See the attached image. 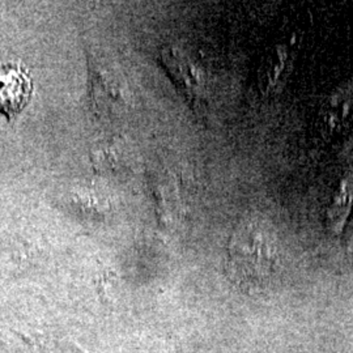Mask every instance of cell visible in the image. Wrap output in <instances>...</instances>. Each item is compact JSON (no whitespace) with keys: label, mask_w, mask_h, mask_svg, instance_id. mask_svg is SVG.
<instances>
[{"label":"cell","mask_w":353,"mask_h":353,"mask_svg":"<svg viewBox=\"0 0 353 353\" xmlns=\"http://www.w3.org/2000/svg\"><path fill=\"white\" fill-rule=\"evenodd\" d=\"M353 205V173L345 176L336 190L334 199L327 211V224L330 230L339 234Z\"/></svg>","instance_id":"5b68a950"},{"label":"cell","mask_w":353,"mask_h":353,"mask_svg":"<svg viewBox=\"0 0 353 353\" xmlns=\"http://www.w3.org/2000/svg\"><path fill=\"white\" fill-rule=\"evenodd\" d=\"M279 243L271 225L249 217L234 228L228 242L225 271L230 281L246 293L265 290L276 274Z\"/></svg>","instance_id":"6da1fadb"},{"label":"cell","mask_w":353,"mask_h":353,"mask_svg":"<svg viewBox=\"0 0 353 353\" xmlns=\"http://www.w3.org/2000/svg\"><path fill=\"white\" fill-rule=\"evenodd\" d=\"M353 92L352 89L345 88L344 90L339 92L338 94H335L328 106L327 122L330 125H336L339 123L341 119L348 114L350 108L352 105Z\"/></svg>","instance_id":"8992f818"},{"label":"cell","mask_w":353,"mask_h":353,"mask_svg":"<svg viewBox=\"0 0 353 353\" xmlns=\"http://www.w3.org/2000/svg\"><path fill=\"white\" fill-rule=\"evenodd\" d=\"M161 61L169 75L189 100L201 101L207 89V76L202 63L188 49L169 45L161 51Z\"/></svg>","instance_id":"7a4b0ae2"},{"label":"cell","mask_w":353,"mask_h":353,"mask_svg":"<svg viewBox=\"0 0 353 353\" xmlns=\"http://www.w3.org/2000/svg\"><path fill=\"white\" fill-rule=\"evenodd\" d=\"M293 52L290 45L278 43L267 51L259 68V85L267 93H275L283 87L292 67Z\"/></svg>","instance_id":"277c9868"},{"label":"cell","mask_w":353,"mask_h":353,"mask_svg":"<svg viewBox=\"0 0 353 353\" xmlns=\"http://www.w3.org/2000/svg\"><path fill=\"white\" fill-rule=\"evenodd\" d=\"M347 250H348V254L351 255V258L353 259V228L352 230H351L348 242H347Z\"/></svg>","instance_id":"52a82bcc"},{"label":"cell","mask_w":353,"mask_h":353,"mask_svg":"<svg viewBox=\"0 0 353 353\" xmlns=\"http://www.w3.org/2000/svg\"><path fill=\"white\" fill-rule=\"evenodd\" d=\"M33 80L19 64L0 67V113L13 119L23 112L33 94Z\"/></svg>","instance_id":"3957f363"}]
</instances>
